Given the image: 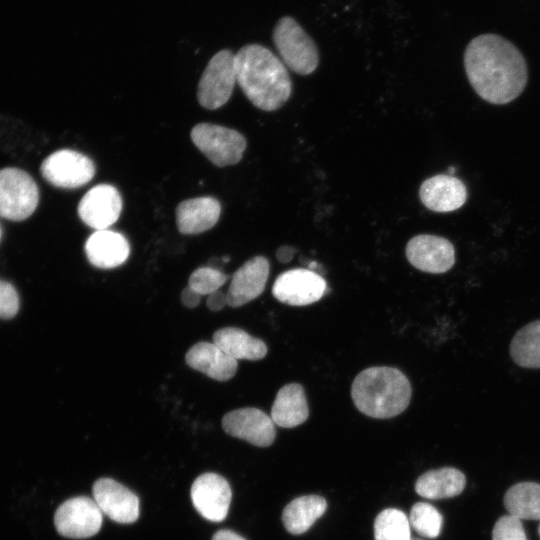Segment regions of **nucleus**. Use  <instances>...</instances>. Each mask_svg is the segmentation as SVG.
Here are the masks:
<instances>
[{"instance_id":"4","label":"nucleus","mask_w":540,"mask_h":540,"mask_svg":"<svg viewBox=\"0 0 540 540\" xmlns=\"http://www.w3.org/2000/svg\"><path fill=\"white\" fill-rule=\"evenodd\" d=\"M273 42L282 62L295 73L309 75L316 70L317 46L294 18L284 16L276 23Z\"/></svg>"},{"instance_id":"3","label":"nucleus","mask_w":540,"mask_h":540,"mask_svg":"<svg viewBox=\"0 0 540 540\" xmlns=\"http://www.w3.org/2000/svg\"><path fill=\"white\" fill-rule=\"evenodd\" d=\"M412 389L408 378L398 369L370 367L354 379L351 397L363 414L377 419L392 418L409 405Z\"/></svg>"},{"instance_id":"1","label":"nucleus","mask_w":540,"mask_h":540,"mask_svg":"<svg viewBox=\"0 0 540 540\" xmlns=\"http://www.w3.org/2000/svg\"><path fill=\"white\" fill-rule=\"evenodd\" d=\"M464 66L474 91L491 104L513 101L527 84L528 70L523 55L496 34L473 38L464 53Z\"/></svg>"},{"instance_id":"27","label":"nucleus","mask_w":540,"mask_h":540,"mask_svg":"<svg viewBox=\"0 0 540 540\" xmlns=\"http://www.w3.org/2000/svg\"><path fill=\"white\" fill-rule=\"evenodd\" d=\"M375 540H411L410 522L404 512L388 508L374 522Z\"/></svg>"},{"instance_id":"12","label":"nucleus","mask_w":540,"mask_h":540,"mask_svg":"<svg viewBox=\"0 0 540 540\" xmlns=\"http://www.w3.org/2000/svg\"><path fill=\"white\" fill-rule=\"evenodd\" d=\"M222 428L228 435L258 447L270 446L276 436L275 423L271 417L254 407L226 413L222 418Z\"/></svg>"},{"instance_id":"13","label":"nucleus","mask_w":540,"mask_h":540,"mask_svg":"<svg viewBox=\"0 0 540 540\" xmlns=\"http://www.w3.org/2000/svg\"><path fill=\"white\" fill-rule=\"evenodd\" d=\"M231 488L222 476L204 473L196 478L191 487V499L195 509L212 522L223 521L231 501Z\"/></svg>"},{"instance_id":"25","label":"nucleus","mask_w":540,"mask_h":540,"mask_svg":"<svg viewBox=\"0 0 540 540\" xmlns=\"http://www.w3.org/2000/svg\"><path fill=\"white\" fill-rule=\"evenodd\" d=\"M509 353L512 360L520 367L540 368V320L532 321L513 336Z\"/></svg>"},{"instance_id":"28","label":"nucleus","mask_w":540,"mask_h":540,"mask_svg":"<svg viewBox=\"0 0 540 540\" xmlns=\"http://www.w3.org/2000/svg\"><path fill=\"white\" fill-rule=\"evenodd\" d=\"M409 522L420 535L436 538L440 534L443 519L434 506L419 502L412 507Z\"/></svg>"},{"instance_id":"19","label":"nucleus","mask_w":540,"mask_h":540,"mask_svg":"<svg viewBox=\"0 0 540 540\" xmlns=\"http://www.w3.org/2000/svg\"><path fill=\"white\" fill-rule=\"evenodd\" d=\"M85 253L89 262L98 268L110 269L123 264L130 253L127 239L120 233L96 230L85 243Z\"/></svg>"},{"instance_id":"2","label":"nucleus","mask_w":540,"mask_h":540,"mask_svg":"<svg viewBox=\"0 0 540 540\" xmlns=\"http://www.w3.org/2000/svg\"><path fill=\"white\" fill-rule=\"evenodd\" d=\"M237 83L257 108L275 111L291 96L292 81L286 66L260 44L243 46L235 54Z\"/></svg>"},{"instance_id":"31","label":"nucleus","mask_w":540,"mask_h":540,"mask_svg":"<svg viewBox=\"0 0 540 540\" xmlns=\"http://www.w3.org/2000/svg\"><path fill=\"white\" fill-rule=\"evenodd\" d=\"M18 308L19 297L15 288L10 283L0 280V318H12Z\"/></svg>"},{"instance_id":"33","label":"nucleus","mask_w":540,"mask_h":540,"mask_svg":"<svg viewBox=\"0 0 540 540\" xmlns=\"http://www.w3.org/2000/svg\"><path fill=\"white\" fill-rule=\"evenodd\" d=\"M180 298L185 307L195 308L200 303L201 295L190 286H187L182 290Z\"/></svg>"},{"instance_id":"16","label":"nucleus","mask_w":540,"mask_h":540,"mask_svg":"<svg viewBox=\"0 0 540 540\" xmlns=\"http://www.w3.org/2000/svg\"><path fill=\"white\" fill-rule=\"evenodd\" d=\"M269 276V261L255 256L238 268L228 288L227 299L231 307H240L262 294Z\"/></svg>"},{"instance_id":"15","label":"nucleus","mask_w":540,"mask_h":540,"mask_svg":"<svg viewBox=\"0 0 540 540\" xmlns=\"http://www.w3.org/2000/svg\"><path fill=\"white\" fill-rule=\"evenodd\" d=\"M93 499L101 512L115 522L133 523L139 517L138 497L113 479H98L93 485Z\"/></svg>"},{"instance_id":"36","label":"nucleus","mask_w":540,"mask_h":540,"mask_svg":"<svg viewBox=\"0 0 540 540\" xmlns=\"http://www.w3.org/2000/svg\"><path fill=\"white\" fill-rule=\"evenodd\" d=\"M448 171H449L450 174H452V173H454L455 169L453 167H449Z\"/></svg>"},{"instance_id":"10","label":"nucleus","mask_w":540,"mask_h":540,"mask_svg":"<svg viewBox=\"0 0 540 540\" xmlns=\"http://www.w3.org/2000/svg\"><path fill=\"white\" fill-rule=\"evenodd\" d=\"M326 281L310 269L295 268L281 273L275 280L272 293L280 302L305 306L318 301L326 291Z\"/></svg>"},{"instance_id":"39","label":"nucleus","mask_w":540,"mask_h":540,"mask_svg":"<svg viewBox=\"0 0 540 540\" xmlns=\"http://www.w3.org/2000/svg\"><path fill=\"white\" fill-rule=\"evenodd\" d=\"M538 532H539V536H540V525H539V527H538Z\"/></svg>"},{"instance_id":"38","label":"nucleus","mask_w":540,"mask_h":540,"mask_svg":"<svg viewBox=\"0 0 540 540\" xmlns=\"http://www.w3.org/2000/svg\"><path fill=\"white\" fill-rule=\"evenodd\" d=\"M1 237H2V228H1V225H0V240H1Z\"/></svg>"},{"instance_id":"9","label":"nucleus","mask_w":540,"mask_h":540,"mask_svg":"<svg viewBox=\"0 0 540 540\" xmlns=\"http://www.w3.org/2000/svg\"><path fill=\"white\" fill-rule=\"evenodd\" d=\"M102 515L94 499L74 497L63 502L54 516L58 533L67 538H88L101 528Z\"/></svg>"},{"instance_id":"24","label":"nucleus","mask_w":540,"mask_h":540,"mask_svg":"<svg viewBox=\"0 0 540 540\" xmlns=\"http://www.w3.org/2000/svg\"><path fill=\"white\" fill-rule=\"evenodd\" d=\"M327 507L318 495H306L292 500L283 510L282 521L286 530L294 535L306 532L320 518Z\"/></svg>"},{"instance_id":"32","label":"nucleus","mask_w":540,"mask_h":540,"mask_svg":"<svg viewBox=\"0 0 540 540\" xmlns=\"http://www.w3.org/2000/svg\"><path fill=\"white\" fill-rule=\"evenodd\" d=\"M206 305L211 311L222 310L226 305H228L227 294L220 290L209 294Z\"/></svg>"},{"instance_id":"23","label":"nucleus","mask_w":540,"mask_h":540,"mask_svg":"<svg viewBox=\"0 0 540 540\" xmlns=\"http://www.w3.org/2000/svg\"><path fill=\"white\" fill-rule=\"evenodd\" d=\"M213 342L236 360H260L267 354L266 344L237 327H225L213 334Z\"/></svg>"},{"instance_id":"5","label":"nucleus","mask_w":540,"mask_h":540,"mask_svg":"<svg viewBox=\"0 0 540 540\" xmlns=\"http://www.w3.org/2000/svg\"><path fill=\"white\" fill-rule=\"evenodd\" d=\"M39 190L34 179L18 168L0 170V217L22 221L37 208Z\"/></svg>"},{"instance_id":"30","label":"nucleus","mask_w":540,"mask_h":540,"mask_svg":"<svg viewBox=\"0 0 540 540\" xmlns=\"http://www.w3.org/2000/svg\"><path fill=\"white\" fill-rule=\"evenodd\" d=\"M492 540H527L521 520L510 514L500 517L494 525Z\"/></svg>"},{"instance_id":"29","label":"nucleus","mask_w":540,"mask_h":540,"mask_svg":"<svg viewBox=\"0 0 540 540\" xmlns=\"http://www.w3.org/2000/svg\"><path fill=\"white\" fill-rule=\"evenodd\" d=\"M228 277L219 269L205 266L197 268L189 277L188 286L202 295H209L225 284Z\"/></svg>"},{"instance_id":"18","label":"nucleus","mask_w":540,"mask_h":540,"mask_svg":"<svg viewBox=\"0 0 540 540\" xmlns=\"http://www.w3.org/2000/svg\"><path fill=\"white\" fill-rule=\"evenodd\" d=\"M191 368L217 381L231 379L237 371L238 362L214 342H198L185 356Z\"/></svg>"},{"instance_id":"6","label":"nucleus","mask_w":540,"mask_h":540,"mask_svg":"<svg viewBox=\"0 0 540 540\" xmlns=\"http://www.w3.org/2000/svg\"><path fill=\"white\" fill-rule=\"evenodd\" d=\"M190 137L195 146L217 167L237 164L246 149V139L240 132L211 123L195 125Z\"/></svg>"},{"instance_id":"37","label":"nucleus","mask_w":540,"mask_h":540,"mask_svg":"<svg viewBox=\"0 0 540 540\" xmlns=\"http://www.w3.org/2000/svg\"><path fill=\"white\" fill-rule=\"evenodd\" d=\"M222 260H223L224 262H227V261H229V257H223Z\"/></svg>"},{"instance_id":"20","label":"nucleus","mask_w":540,"mask_h":540,"mask_svg":"<svg viewBox=\"0 0 540 540\" xmlns=\"http://www.w3.org/2000/svg\"><path fill=\"white\" fill-rule=\"evenodd\" d=\"M221 213L219 201L213 197L187 199L176 208V224L182 234H198L211 229Z\"/></svg>"},{"instance_id":"35","label":"nucleus","mask_w":540,"mask_h":540,"mask_svg":"<svg viewBox=\"0 0 540 540\" xmlns=\"http://www.w3.org/2000/svg\"><path fill=\"white\" fill-rule=\"evenodd\" d=\"M212 540H245V539L233 531L220 530L214 534Z\"/></svg>"},{"instance_id":"11","label":"nucleus","mask_w":540,"mask_h":540,"mask_svg":"<svg viewBox=\"0 0 540 540\" xmlns=\"http://www.w3.org/2000/svg\"><path fill=\"white\" fill-rule=\"evenodd\" d=\"M408 261L420 271L441 274L455 263L453 244L446 238L431 234L412 237L405 248Z\"/></svg>"},{"instance_id":"21","label":"nucleus","mask_w":540,"mask_h":540,"mask_svg":"<svg viewBox=\"0 0 540 540\" xmlns=\"http://www.w3.org/2000/svg\"><path fill=\"white\" fill-rule=\"evenodd\" d=\"M309 416L305 390L298 383L284 385L278 391L271 409L273 422L284 428L304 423Z\"/></svg>"},{"instance_id":"14","label":"nucleus","mask_w":540,"mask_h":540,"mask_svg":"<svg viewBox=\"0 0 540 540\" xmlns=\"http://www.w3.org/2000/svg\"><path fill=\"white\" fill-rule=\"evenodd\" d=\"M122 199L112 185L99 184L91 188L78 204L81 220L95 230L108 229L119 218Z\"/></svg>"},{"instance_id":"8","label":"nucleus","mask_w":540,"mask_h":540,"mask_svg":"<svg viewBox=\"0 0 540 540\" xmlns=\"http://www.w3.org/2000/svg\"><path fill=\"white\" fill-rule=\"evenodd\" d=\"M41 174L47 182L60 188H78L87 184L95 174L93 161L70 149L50 154L41 164Z\"/></svg>"},{"instance_id":"7","label":"nucleus","mask_w":540,"mask_h":540,"mask_svg":"<svg viewBox=\"0 0 540 540\" xmlns=\"http://www.w3.org/2000/svg\"><path fill=\"white\" fill-rule=\"evenodd\" d=\"M237 82L235 54L224 49L217 52L208 62L197 88L200 105L215 110L230 98Z\"/></svg>"},{"instance_id":"17","label":"nucleus","mask_w":540,"mask_h":540,"mask_svg":"<svg viewBox=\"0 0 540 540\" xmlns=\"http://www.w3.org/2000/svg\"><path fill=\"white\" fill-rule=\"evenodd\" d=\"M423 205L434 212H451L467 200L465 184L452 175L438 174L426 179L419 189Z\"/></svg>"},{"instance_id":"34","label":"nucleus","mask_w":540,"mask_h":540,"mask_svg":"<svg viewBox=\"0 0 540 540\" xmlns=\"http://www.w3.org/2000/svg\"><path fill=\"white\" fill-rule=\"evenodd\" d=\"M297 250L288 245H283L276 251V258L281 263H287L292 260Z\"/></svg>"},{"instance_id":"22","label":"nucleus","mask_w":540,"mask_h":540,"mask_svg":"<svg viewBox=\"0 0 540 540\" xmlns=\"http://www.w3.org/2000/svg\"><path fill=\"white\" fill-rule=\"evenodd\" d=\"M465 484L466 478L461 471L445 467L422 474L416 481L415 490L427 499H443L459 495Z\"/></svg>"},{"instance_id":"26","label":"nucleus","mask_w":540,"mask_h":540,"mask_svg":"<svg viewBox=\"0 0 540 540\" xmlns=\"http://www.w3.org/2000/svg\"><path fill=\"white\" fill-rule=\"evenodd\" d=\"M508 513L520 520L540 519V484L521 482L510 487L504 495Z\"/></svg>"}]
</instances>
